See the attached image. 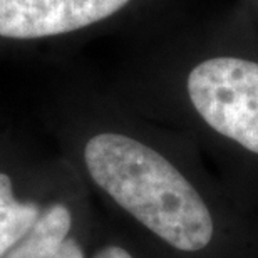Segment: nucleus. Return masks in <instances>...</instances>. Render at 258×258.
<instances>
[{"label": "nucleus", "mask_w": 258, "mask_h": 258, "mask_svg": "<svg viewBox=\"0 0 258 258\" xmlns=\"http://www.w3.org/2000/svg\"><path fill=\"white\" fill-rule=\"evenodd\" d=\"M82 161L89 178L117 206L179 251L210 245L215 221L195 186L156 149L117 131L87 139Z\"/></svg>", "instance_id": "obj_1"}, {"label": "nucleus", "mask_w": 258, "mask_h": 258, "mask_svg": "<svg viewBox=\"0 0 258 258\" xmlns=\"http://www.w3.org/2000/svg\"><path fill=\"white\" fill-rule=\"evenodd\" d=\"M196 112L221 136L258 154V64L238 57H213L188 76Z\"/></svg>", "instance_id": "obj_2"}, {"label": "nucleus", "mask_w": 258, "mask_h": 258, "mask_svg": "<svg viewBox=\"0 0 258 258\" xmlns=\"http://www.w3.org/2000/svg\"><path fill=\"white\" fill-rule=\"evenodd\" d=\"M133 0H0V57L30 55L47 42L104 24Z\"/></svg>", "instance_id": "obj_3"}, {"label": "nucleus", "mask_w": 258, "mask_h": 258, "mask_svg": "<svg viewBox=\"0 0 258 258\" xmlns=\"http://www.w3.org/2000/svg\"><path fill=\"white\" fill-rule=\"evenodd\" d=\"M72 228L74 216L66 203L44 205L37 223L5 258H86Z\"/></svg>", "instance_id": "obj_4"}, {"label": "nucleus", "mask_w": 258, "mask_h": 258, "mask_svg": "<svg viewBox=\"0 0 258 258\" xmlns=\"http://www.w3.org/2000/svg\"><path fill=\"white\" fill-rule=\"evenodd\" d=\"M44 205L22 196L14 169L0 163V258H5L37 223Z\"/></svg>", "instance_id": "obj_5"}, {"label": "nucleus", "mask_w": 258, "mask_h": 258, "mask_svg": "<svg viewBox=\"0 0 258 258\" xmlns=\"http://www.w3.org/2000/svg\"><path fill=\"white\" fill-rule=\"evenodd\" d=\"M92 258H134V256L119 245H106L97 250Z\"/></svg>", "instance_id": "obj_6"}]
</instances>
